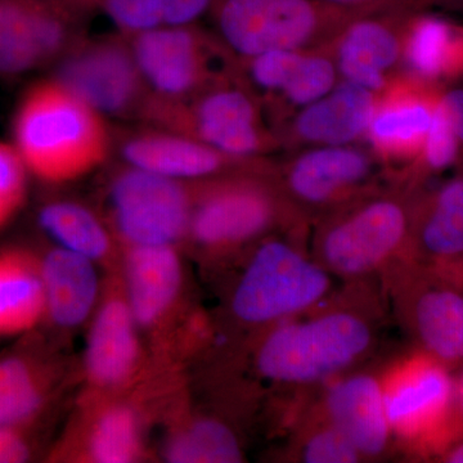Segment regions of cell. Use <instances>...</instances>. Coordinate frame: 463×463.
<instances>
[{
	"mask_svg": "<svg viewBox=\"0 0 463 463\" xmlns=\"http://www.w3.org/2000/svg\"><path fill=\"white\" fill-rule=\"evenodd\" d=\"M410 257L463 283V173L416 191Z\"/></svg>",
	"mask_w": 463,
	"mask_h": 463,
	"instance_id": "19",
	"label": "cell"
},
{
	"mask_svg": "<svg viewBox=\"0 0 463 463\" xmlns=\"http://www.w3.org/2000/svg\"><path fill=\"white\" fill-rule=\"evenodd\" d=\"M328 423L343 432L362 457L383 455L392 426L383 388L371 374H355L337 381L326 392Z\"/></svg>",
	"mask_w": 463,
	"mask_h": 463,
	"instance_id": "23",
	"label": "cell"
},
{
	"mask_svg": "<svg viewBox=\"0 0 463 463\" xmlns=\"http://www.w3.org/2000/svg\"><path fill=\"white\" fill-rule=\"evenodd\" d=\"M288 154L286 160L276 163L277 183L289 205L306 221L380 190L379 181L395 175L364 143L318 146Z\"/></svg>",
	"mask_w": 463,
	"mask_h": 463,
	"instance_id": "8",
	"label": "cell"
},
{
	"mask_svg": "<svg viewBox=\"0 0 463 463\" xmlns=\"http://www.w3.org/2000/svg\"><path fill=\"white\" fill-rule=\"evenodd\" d=\"M209 16L213 32L236 60L328 47L355 17L322 0H216Z\"/></svg>",
	"mask_w": 463,
	"mask_h": 463,
	"instance_id": "6",
	"label": "cell"
},
{
	"mask_svg": "<svg viewBox=\"0 0 463 463\" xmlns=\"http://www.w3.org/2000/svg\"><path fill=\"white\" fill-rule=\"evenodd\" d=\"M416 11L350 18L330 44L340 80L380 93L402 72L405 26Z\"/></svg>",
	"mask_w": 463,
	"mask_h": 463,
	"instance_id": "17",
	"label": "cell"
},
{
	"mask_svg": "<svg viewBox=\"0 0 463 463\" xmlns=\"http://www.w3.org/2000/svg\"><path fill=\"white\" fill-rule=\"evenodd\" d=\"M53 78L106 118L139 121L149 99L129 42L118 33L81 36L58 60Z\"/></svg>",
	"mask_w": 463,
	"mask_h": 463,
	"instance_id": "11",
	"label": "cell"
},
{
	"mask_svg": "<svg viewBox=\"0 0 463 463\" xmlns=\"http://www.w3.org/2000/svg\"><path fill=\"white\" fill-rule=\"evenodd\" d=\"M361 458L354 444L331 423L310 435L300 450V459L307 463H354Z\"/></svg>",
	"mask_w": 463,
	"mask_h": 463,
	"instance_id": "34",
	"label": "cell"
},
{
	"mask_svg": "<svg viewBox=\"0 0 463 463\" xmlns=\"http://www.w3.org/2000/svg\"><path fill=\"white\" fill-rule=\"evenodd\" d=\"M48 392V377L32 359H0V428L20 429L32 421L44 407Z\"/></svg>",
	"mask_w": 463,
	"mask_h": 463,
	"instance_id": "29",
	"label": "cell"
},
{
	"mask_svg": "<svg viewBox=\"0 0 463 463\" xmlns=\"http://www.w3.org/2000/svg\"><path fill=\"white\" fill-rule=\"evenodd\" d=\"M14 146L27 172L47 184L80 181L108 163V118L56 79L25 91L14 118Z\"/></svg>",
	"mask_w": 463,
	"mask_h": 463,
	"instance_id": "1",
	"label": "cell"
},
{
	"mask_svg": "<svg viewBox=\"0 0 463 463\" xmlns=\"http://www.w3.org/2000/svg\"><path fill=\"white\" fill-rule=\"evenodd\" d=\"M127 39L152 99H190L236 70L233 54L199 24L161 26Z\"/></svg>",
	"mask_w": 463,
	"mask_h": 463,
	"instance_id": "9",
	"label": "cell"
},
{
	"mask_svg": "<svg viewBox=\"0 0 463 463\" xmlns=\"http://www.w3.org/2000/svg\"><path fill=\"white\" fill-rule=\"evenodd\" d=\"M85 14L69 0H0V75L56 65L85 35Z\"/></svg>",
	"mask_w": 463,
	"mask_h": 463,
	"instance_id": "13",
	"label": "cell"
},
{
	"mask_svg": "<svg viewBox=\"0 0 463 463\" xmlns=\"http://www.w3.org/2000/svg\"><path fill=\"white\" fill-rule=\"evenodd\" d=\"M234 74L260 103L276 134L291 116L330 93L340 81L328 47L241 58Z\"/></svg>",
	"mask_w": 463,
	"mask_h": 463,
	"instance_id": "12",
	"label": "cell"
},
{
	"mask_svg": "<svg viewBox=\"0 0 463 463\" xmlns=\"http://www.w3.org/2000/svg\"><path fill=\"white\" fill-rule=\"evenodd\" d=\"M39 225L57 246L97 261L115 252L114 234L96 213L71 200L50 201L39 210Z\"/></svg>",
	"mask_w": 463,
	"mask_h": 463,
	"instance_id": "27",
	"label": "cell"
},
{
	"mask_svg": "<svg viewBox=\"0 0 463 463\" xmlns=\"http://www.w3.org/2000/svg\"><path fill=\"white\" fill-rule=\"evenodd\" d=\"M194 183L123 164L108 187L116 236L124 246L176 245L187 239Z\"/></svg>",
	"mask_w": 463,
	"mask_h": 463,
	"instance_id": "10",
	"label": "cell"
},
{
	"mask_svg": "<svg viewBox=\"0 0 463 463\" xmlns=\"http://www.w3.org/2000/svg\"><path fill=\"white\" fill-rule=\"evenodd\" d=\"M420 9L448 12L463 16V0H421Z\"/></svg>",
	"mask_w": 463,
	"mask_h": 463,
	"instance_id": "39",
	"label": "cell"
},
{
	"mask_svg": "<svg viewBox=\"0 0 463 463\" xmlns=\"http://www.w3.org/2000/svg\"><path fill=\"white\" fill-rule=\"evenodd\" d=\"M306 222L283 196L274 163L194 183L187 239L203 251L228 252Z\"/></svg>",
	"mask_w": 463,
	"mask_h": 463,
	"instance_id": "3",
	"label": "cell"
},
{
	"mask_svg": "<svg viewBox=\"0 0 463 463\" xmlns=\"http://www.w3.org/2000/svg\"><path fill=\"white\" fill-rule=\"evenodd\" d=\"M453 407L456 408L457 414H458L463 423V373L461 376H459L458 381L455 383V401H453Z\"/></svg>",
	"mask_w": 463,
	"mask_h": 463,
	"instance_id": "41",
	"label": "cell"
},
{
	"mask_svg": "<svg viewBox=\"0 0 463 463\" xmlns=\"http://www.w3.org/2000/svg\"><path fill=\"white\" fill-rule=\"evenodd\" d=\"M100 9L127 38L164 26L161 0H105Z\"/></svg>",
	"mask_w": 463,
	"mask_h": 463,
	"instance_id": "33",
	"label": "cell"
},
{
	"mask_svg": "<svg viewBox=\"0 0 463 463\" xmlns=\"http://www.w3.org/2000/svg\"><path fill=\"white\" fill-rule=\"evenodd\" d=\"M124 289L139 327L154 328L174 309L183 288L175 245L125 246Z\"/></svg>",
	"mask_w": 463,
	"mask_h": 463,
	"instance_id": "22",
	"label": "cell"
},
{
	"mask_svg": "<svg viewBox=\"0 0 463 463\" xmlns=\"http://www.w3.org/2000/svg\"><path fill=\"white\" fill-rule=\"evenodd\" d=\"M29 457V444L20 429L0 428V463L25 462Z\"/></svg>",
	"mask_w": 463,
	"mask_h": 463,
	"instance_id": "37",
	"label": "cell"
},
{
	"mask_svg": "<svg viewBox=\"0 0 463 463\" xmlns=\"http://www.w3.org/2000/svg\"><path fill=\"white\" fill-rule=\"evenodd\" d=\"M44 318L41 259L20 248L0 249V337L29 334Z\"/></svg>",
	"mask_w": 463,
	"mask_h": 463,
	"instance_id": "26",
	"label": "cell"
},
{
	"mask_svg": "<svg viewBox=\"0 0 463 463\" xmlns=\"http://www.w3.org/2000/svg\"><path fill=\"white\" fill-rule=\"evenodd\" d=\"M392 430L404 437L432 434L447 422L455 383L447 367L425 354L414 359L383 389Z\"/></svg>",
	"mask_w": 463,
	"mask_h": 463,
	"instance_id": "21",
	"label": "cell"
},
{
	"mask_svg": "<svg viewBox=\"0 0 463 463\" xmlns=\"http://www.w3.org/2000/svg\"><path fill=\"white\" fill-rule=\"evenodd\" d=\"M216 0H161L164 26H183L199 24L210 14Z\"/></svg>",
	"mask_w": 463,
	"mask_h": 463,
	"instance_id": "35",
	"label": "cell"
},
{
	"mask_svg": "<svg viewBox=\"0 0 463 463\" xmlns=\"http://www.w3.org/2000/svg\"><path fill=\"white\" fill-rule=\"evenodd\" d=\"M331 288V273L318 261L288 240L264 237L232 292V315L242 325L267 327L307 312Z\"/></svg>",
	"mask_w": 463,
	"mask_h": 463,
	"instance_id": "7",
	"label": "cell"
},
{
	"mask_svg": "<svg viewBox=\"0 0 463 463\" xmlns=\"http://www.w3.org/2000/svg\"><path fill=\"white\" fill-rule=\"evenodd\" d=\"M27 175L14 146L0 141V231L16 218L25 203Z\"/></svg>",
	"mask_w": 463,
	"mask_h": 463,
	"instance_id": "32",
	"label": "cell"
},
{
	"mask_svg": "<svg viewBox=\"0 0 463 463\" xmlns=\"http://www.w3.org/2000/svg\"><path fill=\"white\" fill-rule=\"evenodd\" d=\"M165 459L172 463H237L243 461L239 439L223 422L194 420L169 438Z\"/></svg>",
	"mask_w": 463,
	"mask_h": 463,
	"instance_id": "30",
	"label": "cell"
},
{
	"mask_svg": "<svg viewBox=\"0 0 463 463\" xmlns=\"http://www.w3.org/2000/svg\"><path fill=\"white\" fill-rule=\"evenodd\" d=\"M446 88L401 72L376 94L364 143L392 172L419 156Z\"/></svg>",
	"mask_w": 463,
	"mask_h": 463,
	"instance_id": "16",
	"label": "cell"
},
{
	"mask_svg": "<svg viewBox=\"0 0 463 463\" xmlns=\"http://www.w3.org/2000/svg\"><path fill=\"white\" fill-rule=\"evenodd\" d=\"M443 100L455 129L459 147V167L463 169V88L447 87L444 90Z\"/></svg>",
	"mask_w": 463,
	"mask_h": 463,
	"instance_id": "38",
	"label": "cell"
},
{
	"mask_svg": "<svg viewBox=\"0 0 463 463\" xmlns=\"http://www.w3.org/2000/svg\"><path fill=\"white\" fill-rule=\"evenodd\" d=\"M417 190L398 181L318 218V263L332 274L354 279L379 269L398 252H410Z\"/></svg>",
	"mask_w": 463,
	"mask_h": 463,
	"instance_id": "2",
	"label": "cell"
},
{
	"mask_svg": "<svg viewBox=\"0 0 463 463\" xmlns=\"http://www.w3.org/2000/svg\"><path fill=\"white\" fill-rule=\"evenodd\" d=\"M374 340L373 322L361 313L328 310L270 328L258 345L255 368L270 383L310 385L358 364Z\"/></svg>",
	"mask_w": 463,
	"mask_h": 463,
	"instance_id": "4",
	"label": "cell"
},
{
	"mask_svg": "<svg viewBox=\"0 0 463 463\" xmlns=\"http://www.w3.org/2000/svg\"><path fill=\"white\" fill-rule=\"evenodd\" d=\"M450 167H459V147L449 112L441 97L421 152L411 165L399 172L408 184L420 188L426 179Z\"/></svg>",
	"mask_w": 463,
	"mask_h": 463,
	"instance_id": "31",
	"label": "cell"
},
{
	"mask_svg": "<svg viewBox=\"0 0 463 463\" xmlns=\"http://www.w3.org/2000/svg\"><path fill=\"white\" fill-rule=\"evenodd\" d=\"M136 322L124 285L111 286L91 323L85 352V371L94 388L114 390L133 381L142 364Z\"/></svg>",
	"mask_w": 463,
	"mask_h": 463,
	"instance_id": "20",
	"label": "cell"
},
{
	"mask_svg": "<svg viewBox=\"0 0 463 463\" xmlns=\"http://www.w3.org/2000/svg\"><path fill=\"white\" fill-rule=\"evenodd\" d=\"M114 149L127 165L191 183L268 169L274 164L268 157L232 156L199 139L147 124L114 133Z\"/></svg>",
	"mask_w": 463,
	"mask_h": 463,
	"instance_id": "15",
	"label": "cell"
},
{
	"mask_svg": "<svg viewBox=\"0 0 463 463\" xmlns=\"http://www.w3.org/2000/svg\"><path fill=\"white\" fill-rule=\"evenodd\" d=\"M376 93L340 80L330 93L291 116L277 129L288 152L318 146L364 143Z\"/></svg>",
	"mask_w": 463,
	"mask_h": 463,
	"instance_id": "18",
	"label": "cell"
},
{
	"mask_svg": "<svg viewBox=\"0 0 463 463\" xmlns=\"http://www.w3.org/2000/svg\"><path fill=\"white\" fill-rule=\"evenodd\" d=\"M41 272L45 317L62 328L83 325L99 303L96 263L56 246L41 259Z\"/></svg>",
	"mask_w": 463,
	"mask_h": 463,
	"instance_id": "25",
	"label": "cell"
},
{
	"mask_svg": "<svg viewBox=\"0 0 463 463\" xmlns=\"http://www.w3.org/2000/svg\"><path fill=\"white\" fill-rule=\"evenodd\" d=\"M326 5L349 12L354 16L389 11H421V0H322Z\"/></svg>",
	"mask_w": 463,
	"mask_h": 463,
	"instance_id": "36",
	"label": "cell"
},
{
	"mask_svg": "<svg viewBox=\"0 0 463 463\" xmlns=\"http://www.w3.org/2000/svg\"><path fill=\"white\" fill-rule=\"evenodd\" d=\"M392 295L402 323L425 354L446 367L463 362L461 282L411 261Z\"/></svg>",
	"mask_w": 463,
	"mask_h": 463,
	"instance_id": "14",
	"label": "cell"
},
{
	"mask_svg": "<svg viewBox=\"0 0 463 463\" xmlns=\"http://www.w3.org/2000/svg\"><path fill=\"white\" fill-rule=\"evenodd\" d=\"M142 457V426L136 411L116 403L97 411L85 434L84 458L93 463H133Z\"/></svg>",
	"mask_w": 463,
	"mask_h": 463,
	"instance_id": "28",
	"label": "cell"
},
{
	"mask_svg": "<svg viewBox=\"0 0 463 463\" xmlns=\"http://www.w3.org/2000/svg\"><path fill=\"white\" fill-rule=\"evenodd\" d=\"M402 72L449 87L463 79V25L434 11H416L405 26Z\"/></svg>",
	"mask_w": 463,
	"mask_h": 463,
	"instance_id": "24",
	"label": "cell"
},
{
	"mask_svg": "<svg viewBox=\"0 0 463 463\" xmlns=\"http://www.w3.org/2000/svg\"><path fill=\"white\" fill-rule=\"evenodd\" d=\"M443 458L448 463H463V440L448 448Z\"/></svg>",
	"mask_w": 463,
	"mask_h": 463,
	"instance_id": "40",
	"label": "cell"
},
{
	"mask_svg": "<svg viewBox=\"0 0 463 463\" xmlns=\"http://www.w3.org/2000/svg\"><path fill=\"white\" fill-rule=\"evenodd\" d=\"M139 121L184 134L236 157H268L281 149L260 103L236 74L179 102L148 99Z\"/></svg>",
	"mask_w": 463,
	"mask_h": 463,
	"instance_id": "5",
	"label": "cell"
},
{
	"mask_svg": "<svg viewBox=\"0 0 463 463\" xmlns=\"http://www.w3.org/2000/svg\"><path fill=\"white\" fill-rule=\"evenodd\" d=\"M70 3L75 5L76 7L83 9L85 12L94 11V9L102 8L105 0H69Z\"/></svg>",
	"mask_w": 463,
	"mask_h": 463,
	"instance_id": "42",
	"label": "cell"
}]
</instances>
